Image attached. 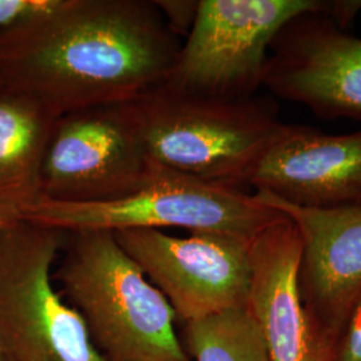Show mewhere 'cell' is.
Masks as SVG:
<instances>
[{
	"label": "cell",
	"mask_w": 361,
	"mask_h": 361,
	"mask_svg": "<svg viewBox=\"0 0 361 361\" xmlns=\"http://www.w3.org/2000/svg\"><path fill=\"white\" fill-rule=\"evenodd\" d=\"M182 43L150 0H65L34 23L0 31V86L56 118L129 104L166 82Z\"/></svg>",
	"instance_id": "1"
},
{
	"label": "cell",
	"mask_w": 361,
	"mask_h": 361,
	"mask_svg": "<svg viewBox=\"0 0 361 361\" xmlns=\"http://www.w3.org/2000/svg\"><path fill=\"white\" fill-rule=\"evenodd\" d=\"M65 256L52 280L77 310L106 361H192L168 300L114 233H66Z\"/></svg>",
	"instance_id": "2"
},
{
	"label": "cell",
	"mask_w": 361,
	"mask_h": 361,
	"mask_svg": "<svg viewBox=\"0 0 361 361\" xmlns=\"http://www.w3.org/2000/svg\"><path fill=\"white\" fill-rule=\"evenodd\" d=\"M129 104L155 165L240 190L288 126L256 97H205L165 82Z\"/></svg>",
	"instance_id": "3"
},
{
	"label": "cell",
	"mask_w": 361,
	"mask_h": 361,
	"mask_svg": "<svg viewBox=\"0 0 361 361\" xmlns=\"http://www.w3.org/2000/svg\"><path fill=\"white\" fill-rule=\"evenodd\" d=\"M283 213L245 190L233 189L155 165L142 188L123 198L94 204L39 200L19 217L65 233L183 229L228 233L253 240Z\"/></svg>",
	"instance_id": "4"
},
{
	"label": "cell",
	"mask_w": 361,
	"mask_h": 361,
	"mask_svg": "<svg viewBox=\"0 0 361 361\" xmlns=\"http://www.w3.org/2000/svg\"><path fill=\"white\" fill-rule=\"evenodd\" d=\"M65 240V232L20 217L0 235V347L7 361H106L54 286Z\"/></svg>",
	"instance_id": "5"
},
{
	"label": "cell",
	"mask_w": 361,
	"mask_h": 361,
	"mask_svg": "<svg viewBox=\"0 0 361 361\" xmlns=\"http://www.w3.org/2000/svg\"><path fill=\"white\" fill-rule=\"evenodd\" d=\"M334 6L325 0H200L165 83L205 97L255 98L281 28L301 13L331 15Z\"/></svg>",
	"instance_id": "6"
},
{
	"label": "cell",
	"mask_w": 361,
	"mask_h": 361,
	"mask_svg": "<svg viewBox=\"0 0 361 361\" xmlns=\"http://www.w3.org/2000/svg\"><path fill=\"white\" fill-rule=\"evenodd\" d=\"M147 153L130 104L59 116L40 174V200L94 204L123 198L150 180Z\"/></svg>",
	"instance_id": "7"
},
{
	"label": "cell",
	"mask_w": 361,
	"mask_h": 361,
	"mask_svg": "<svg viewBox=\"0 0 361 361\" xmlns=\"http://www.w3.org/2000/svg\"><path fill=\"white\" fill-rule=\"evenodd\" d=\"M114 235L168 300L177 322L246 308L252 240L217 232L176 237L155 229H129Z\"/></svg>",
	"instance_id": "8"
},
{
	"label": "cell",
	"mask_w": 361,
	"mask_h": 361,
	"mask_svg": "<svg viewBox=\"0 0 361 361\" xmlns=\"http://www.w3.org/2000/svg\"><path fill=\"white\" fill-rule=\"evenodd\" d=\"M262 87L322 118L361 119V38L328 13H301L271 42Z\"/></svg>",
	"instance_id": "9"
},
{
	"label": "cell",
	"mask_w": 361,
	"mask_h": 361,
	"mask_svg": "<svg viewBox=\"0 0 361 361\" xmlns=\"http://www.w3.org/2000/svg\"><path fill=\"white\" fill-rule=\"evenodd\" d=\"M296 225L301 238L298 292L310 325L332 356L361 302V207H297L255 192Z\"/></svg>",
	"instance_id": "10"
},
{
	"label": "cell",
	"mask_w": 361,
	"mask_h": 361,
	"mask_svg": "<svg viewBox=\"0 0 361 361\" xmlns=\"http://www.w3.org/2000/svg\"><path fill=\"white\" fill-rule=\"evenodd\" d=\"M250 186L297 207H361V130L328 134L288 125Z\"/></svg>",
	"instance_id": "11"
},
{
	"label": "cell",
	"mask_w": 361,
	"mask_h": 361,
	"mask_svg": "<svg viewBox=\"0 0 361 361\" xmlns=\"http://www.w3.org/2000/svg\"><path fill=\"white\" fill-rule=\"evenodd\" d=\"M301 238L281 216L250 245V290L246 310L257 325L271 361H332L317 338L298 292Z\"/></svg>",
	"instance_id": "12"
},
{
	"label": "cell",
	"mask_w": 361,
	"mask_h": 361,
	"mask_svg": "<svg viewBox=\"0 0 361 361\" xmlns=\"http://www.w3.org/2000/svg\"><path fill=\"white\" fill-rule=\"evenodd\" d=\"M56 116L32 97L0 86V207L18 216L40 200V174Z\"/></svg>",
	"instance_id": "13"
},
{
	"label": "cell",
	"mask_w": 361,
	"mask_h": 361,
	"mask_svg": "<svg viewBox=\"0 0 361 361\" xmlns=\"http://www.w3.org/2000/svg\"><path fill=\"white\" fill-rule=\"evenodd\" d=\"M180 338L192 361H271L246 308L183 324Z\"/></svg>",
	"instance_id": "14"
},
{
	"label": "cell",
	"mask_w": 361,
	"mask_h": 361,
	"mask_svg": "<svg viewBox=\"0 0 361 361\" xmlns=\"http://www.w3.org/2000/svg\"><path fill=\"white\" fill-rule=\"evenodd\" d=\"M65 0H0V31L26 26L55 13Z\"/></svg>",
	"instance_id": "15"
},
{
	"label": "cell",
	"mask_w": 361,
	"mask_h": 361,
	"mask_svg": "<svg viewBox=\"0 0 361 361\" xmlns=\"http://www.w3.org/2000/svg\"><path fill=\"white\" fill-rule=\"evenodd\" d=\"M157 8L176 37H188L198 13L200 0H155Z\"/></svg>",
	"instance_id": "16"
},
{
	"label": "cell",
	"mask_w": 361,
	"mask_h": 361,
	"mask_svg": "<svg viewBox=\"0 0 361 361\" xmlns=\"http://www.w3.org/2000/svg\"><path fill=\"white\" fill-rule=\"evenodd\" d=\"M332 361H361V302L337 341Z\"/></svg>",
	"instance_id": "17"
},
{
	"label": "cell",
	"mask_w": 361,
	"mask_h": 361,
	"mask_svg": "<svg viewBox=\"0 0 361 361\" xmlns=\"http://www.w3.org/2000/svg\"><path fill=\"white\" fill-rule=\"evenodd\" d=\"M16 219H19V216L16 213H13L6 207H0V235H1V233L4 232V229Z\"/></svg>",
	"instance_id": "18"
},
{
	"label": "cell",
	"mask_w": 361,
	"mask_h": 361,
	"mask_svg": "<svg viewBox=\"0 0 361 361\" xmlns=\"http://www.w3.org/2000/svg\"><path fill=\"white\" fill-rule=\"evenodd\" d=\"M0 361H7L6 360V357H4V355H3V350H1V347H0Z\"/></svg>",
	"instance_id": "19"
}]
</instances>
